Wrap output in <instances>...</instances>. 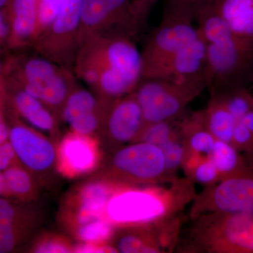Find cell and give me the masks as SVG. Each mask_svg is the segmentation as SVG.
Returning a JSON list of instances; mask_svg holds the SVG:
<instances>
[{
	"mask_svg": "<svg viewBox=\"0 0 253 253\" xmlns=\"http://www.w3.org/2000/svg\"><path fill=\"white\" fill-rule=\"evenodd\" d=\"M105 106L94 93L73 88L63 104V118L72 131L92 136L101 126Z\"/></svg>",
	"mask_w": 253,
	"mask_h": 253,
	"instance_id": "obj_15",
	"label": "cell"
},
{
	"mask_svg": "<svg viewBox=\"0 0 253 253\" xmlns=\"http://www.w3.org/2000/svg\"><path fill=\"white\" fill-rule=\"evenodd\" d=\"M6 100L4 101H1L0 102V123L1 122V121H4V111H3V109H4V104L5 103V101H6Z\"/></svg>",
	"mask_w": 253,
	"mask_h": 253,
	"instance_id": "obj_42",
	"label": "cell"
},
{
	"mask_svg": "<svg viewBox=\"0 0 253 253\" xmlns=\"http://www.w3.org/2000/svg\"><path fill=\"white\" fill-rule=\"evenodd\" d=\"M211 94L217 95L220 98L236 121L253 109V96L244 86L231 88Z\"/></svg>",
	"mask_w": 253,
	"mask_h": 253,
	"instance_id": "obj_26",
	"label": "cell"
},
{
	"mask_svg": "<svg viewBox=\"0 0 253 253\" xmlns=\"http://www.w3.org/2000/svg\"><path fill=\"white\" fill-rule=\"evenodd\" d=\"M161 149L164 156L167 172H174L185 160L186 148L181 143L177 133L163 145Z\"/></svg>",
	"mask_w": 253,
	"mask_h": 253,
	"instance_id": "obj_30",
	"label": "cell"
},
{
	"mask_svg": "<svg viewBox=\"0 0 253 253\" xmlns=\"http://www.w3.org/2000/svg\"><path fill=\"white\" fill-rule=\"evenodd\" d=\"M204 0H166V1L173 3H186V4H190L194 5L201 2Z\"/></svg>",
	"mask_w": 253,
	"mask_h": 253,
	"instance_id": "obj_41",
	"label": "cell"
},
{
	"mask_svg": "<svg viewBox=\"0 0 253 253\" xmlns=\"http://www.w3.org/2000/svg\"><path fill=\"white\" fill-rule=\"evenodd\" d=\"M101 126L116 144L138 140L146 124L133 92L106 104Z\"/></svg>",
	"mask_w": 253,
	"mask_h": 253,
	"instance_id": "obj_12",
	"label": "cell"
},
{
	"mask_svg": "<svg viewBox=\"0 0 253 253\" xmlns=\"http://www.w3.org/2000/svg\"><path fill=\"white\" fill-rule=\"evenodd\" d=\"M5 81L7 99L16 113L38 130L50 132L54 131L55 119L49 109H46V106L23 90L14 82L6 77Z\"/></svg>",
	"mask_w": 253,
	"mask_h": 253,
	"instance_id": "obj_19",
	"label": "cell"
},
{
	"mask_svg": "<svg viewBox=\"0 0 253 253\" xmlns=\"http://www.w3.org/2000/svg\"><path fill=\"white\" fill-rule=\"evenodd\" d=\"M214 212L253 213V156L239 172L210 185L198 196L194 215Z\"/></svg>",
	"mask_w": 253,
	"mask_h": 253,
	"instance_id": "obj_9",
	"label": "cell"
},
{
	"mask_svg": "<svg viewBox=\"0 0 253 253\" xmlns=\"http://www.w3.org/2000/svg\"><path fill=\"white\" fill-rule=\"evenodd\" d=\"M5 77L53 109L62 108L73 89V76L43 56L10 60L4 66Z\"/></svg>",
	"mask_w": 253,
	"mask_h": 253,
	"instance_id": "obj_3",
	"label": "cell"
},
{
	"mask_svg": "<svg viewBox=\"0 0 253 253\" xmlns=\"http://www.w3.org/2000/svg\"><path fill=\"white\" fill-rule=\"evenodd\" d=\"M64 1L65 0H38V20L33 43L52 22Z\"/></svg>",
	"mask_w": 253,
	"mask_h": 253,
	"instance_id": "obj_29",
	"label": "cell"
},
{
	"mask_svg": "<svg viewBox=\"0 0 253 253\" xmlns=\"http://www.w3.org/2000/svg\"><path fill=\"white\" fill-rule=\"evenodd\" d=\"M206 43L198 30L197 35L176 55L165 78L185 83H201L206 86Z\"/></svg>",
	"mask_w": 253,
	"mask_h": 253,
	"instance_id": "obj_17",
	"label": "cell"
},
{
	"mask_svg": "<svg viewBox=\"0 0 253 253\" xmlns=\"http://www.w3.org/2000/svg\"><path fill=\"white\" fill-rule=\"evenodd\" d=\"M141 26L131 0H83L81 16L82 42L92 36H125L136 34Z\"/></svg>",
	"mask_w": 253,
	"mask_h": 253,
	"instance_id": "obj_10",
	"label": "cell"
},
{
	"mask_svg": "<svg viewBox=\"0 0 253 253\" xmlns=\"http://www.w3.org/2000/svg\"><path fill=\"white\" fill-rule=\"evenodd\" d=\"M193 177L200 184L212 185L219 181V174L214 163L208 157L203 158L193 168Z\"/></svg>",
	"mask_w": 253,
	"mask_h": 253,
	"instance_id": "obj_31",
	"label": "cell"
},
{
	"mask_svg": "<svg viewBox=\"0 0 253 253\" xmlns=\"http://www.w3.org/2000/svg\"><path fill=\"white\" fill-rule=\"evenodd\" d=\"M206 86L211 93L244 86L253 71V40L231 32L220 41L206 43Z\"/></svg>",
	"mask_w": 253,
	"mask_h": 253,
	"instance_id": "obj_4",
	"label": "cell"
},
{
	"mask_svg": "<svg viewBox=\"0 0 253 253\" xmlns=\"http://www.w3.org/2000/svg\"><path fill=\"white\" fill-rule=\"evenodd\" d=\"M193 231L195 244L207 252L253 253V213L201 214Z\"/></svg>",
	"mask_w": 253,
	"mask_h": 253,
	"instance_id": "obj_5",
	"label": "cell"
},
{
	"mask_svg": "<svg viewBox=\"0 0 253 253\" xmlns=\"http://www.w3.org/2000/svg\"><path fill=\"white\" fill-rule=\"evenodd\" d=\"M73 253H118L114 246L106 244L81 243L73 246Z\"/></svg>",
	"mask_w": 253,
	"mask_h": 253,
	"instance_id": "obj_34",
	"label": "cell"
},
{
	"mask_svg": "<svg viewBox=\"0 0 253 253\" xmlns=\"http://www.w3.org/2000/svg\"><path fill=\"white\" fill-rule=\"evenodd\" d=\"M9 36V25L4 7L0 9V46L7 44Z\"/></svg>",
	"mask_w": 253,
	"mask_h": 253,
	"instance_id": "obj_36",
	"label": "cell"
},
{
	"mask_svg": "<svg viewBox=\"0 0 253 253\" xmlns=\"http://www.w3.org/2000/svg\"><path fill=\"white\" fill-rule=\"evenodd\" d=\"M217 11L231 31L253 40V0H214Z\"/></svg>",
	"mask_w": 253,
	"mask_h": 253,
	"instance_id": "obj_21",
	"label": "cell"
},
{
	"mask_svg": "<svg viewBox=\"0 0 253 253\" xmlns=\"http://www.w3.org/2000/svg\"><path fill=\"white\" fill-rule=\"evenodd\" d=\"M38 0H9L4 6L9 25L8 46L32 45L38 20Z\"/></svg>",
	"mask_w": 253,
	"mask_h": 253,
	"instance_id": "obj_18",
	"label": "cell"
},
{
	"mask_svg": "<svg viewBox=\"0 0 253 253\" xmlns=\"http://www.w3.org/2000/svg\"><path fill=\"white\" fill-rule=\"evenodd\" d=\"M231 144L239 152L253 156V136L249 129L240 121H237L233 131Z\"/></svg>",
	"mask_w": 253,
	"mask_h": 253,
	"instance_id": "obj_32",
	"label": "cell"
},
{
	"mask_svg": "<svg viewBox=\"0 0 253 253\" xmlns=\"http://www.w3.org/2000/svg\"><path fill=\"white\" fill-rule=\"evenodd\" d=\"M206 88L201 83L172 78H143L133 91L146 125L172 121Z\"/></svg>",
	"mask_w": 253,
	"mask_h": 253,
	"instance_id": "obj_6",
	"label": "cell"
},
{
	"mask_svg": "<svg viewBox=\"0 0 253 253\" xmlns=\"http://www.w3.org/2000/svg\"><path fill=\"white\" fill-rule=\"evenodd\" d=\"M3 172L9 197H14L20 201L31 199L34 192L33 181L29 173L24 168L14 164Z\"/></svg>",
	"mask_w": 253,
	"mask_h": 253,
	"instance_id": "obj_25",
	"label": "cell"
},
{
	"mask_svg": "<svg viewBox=\"0 0 253 253\" xmlns=\"http://www.w3.org/2000/svg\"><path fill=\"white\" fill-rule=\"evenodd\" d=\"M238 121L242 123L249 129L250 131L252 133L253 136V109L250 111L249 113H246L244 117Z\"/></svg>",
	"mask_w": 253,
	"mask_h": 253,
	"instance_id": "obj_39",
	"label": "cell"
},
{
	"mask_svg": "<svg viewBox=\"0 0 253 253\" xmlns=\"http://www.w3.org/2000/svg\"><path fill=\"white\" fill-rule=\"evenodd\" d=\"M169 193L121 186L110 199L105 217L114 226H142L163 219L172 209Z\"/></svg>",
	"mask_w": 253,
	"mask_h": 253,
	"instance_id": "obj_7",
	"label": "cell"
},
{
	"mask_svg": "<svg viewBox=\"0 0 253 253\" xmlns=\"http://www.w3.org/2000/svg\"><path fill=\"white\" fill-rule=\"evenodd\" d=\"M194 21L192 4L167 1L161 23L141 52L142 79L167 77L176 55L197 35Z\"/></svg>",
	"mask_w": 253,
	"mask_h": 253,
	"instance_id": "obj_2",
	"label": "cell"
},
{
	"mask_svg": "<svg viewBox=\"0 0 253 253\" xmlns=\"http://www.w3.org/2000/svg\"><path fill=\"white\" fill-rule=\"evenodd\" d=\"M17 159L9 141L0 145V172H4L12 165L16 164Z\"/></svg>",
	"mask_w": 253,
	"mask_h": 253,
	"instance_id": "obj_35",
	"label": "cell"
},
{
	"mask_svg": "<svg viewBox=\"0 0 253 253\" xmlns=\"http://www.w3.org/2000/svg\"><path fill=\"white\" fill-rule=\"evenodd\" d=\"M33 251L39 253H73V247L66 240L58 237H49L40 241L34 246Z\"/></svg>",
	"mask_w": 253,
	"mask_h": 253,
	"instance_id": "obj_33",
	"label": "cell"
},
{
	"mask_svg": "<svg viewBox=\"0 0 253 253\" xmlns=\"http://www.w3.org/2000/svg\"><path fill=\"white\" fill-rule=\"evenodd\" d=\"M172 121L146 125L137 141L149 143L161 149L177 133L174 129Z\"/></svg>",
	"mask_w": 253,
	"mask_h": 253,
	"instance_id": "obj_28",
	"label": "cell"
},
{
	"mask_svg": "<svg viewBox=\"0 0 253 253\" xmlns=\"http://www.w3.org/2000/svg\"><path fill=\"white\" fill-rule=\"evenodd\" d=\"M208 130L217 140L231 143L234 126L237 122L226 109L220 98L211 94L207 109L203 111Z\"/></svg>",
	"mask_w": 253,
	"mask_h": 253,
	"instance_id": "obj_22",
	"label": "cell"
},
{
	"mask_svg": "<svg viewBox=\"0 0 253 253\" xmlns=\"http://www.w3.org/2000/svg\"><path fill=\"white\" fill-rule=\"evenodd\" d=\"M9 1V0H0V9H3Z\"/></svg>",
	"mask_w": 253,
	"mask_h": 253,
	"instance_id": "obj_44",
	"label": "cell"
},
{
	"mask_svg": "<svg viewBox=\"0 0 253 253\" xmlns=\"http://www.w3.org/2000/svg\"><path fill=\"white\" fill-rule=\"evenodd\" d=\"M4 66H3L0 62V81L4 80Z\"/></svg>",
	"mask_w": 253,
	"mask_h": 253,
	"instance_id": "obj_43",
	"label": "cell"
},
{
	"mask_svg": "<svg viewBox=\"0 0 253 253\" xmlns=\"http://www.w3.org/2000/svg\"><path fill=\"white\" fill-rule=\"evenodd\" d=\"M101 158L97 141L92 136L71 131L60 142L56 151L59 172L68 178L84 175L98 166Z\"/></svg>",
	"mask_w": 253,
	"mask_h": 253,
	"instance_id": "obj_14",
	"label": "cell"
},
{
	"mask_svg": "<svg viewBox=\"0 0 253 253\" xmlns=\"http://www.w3.org/2000/svg\"><path fill=\"white\" fill-rule=\"evenodd\" d=\"M208 158L212 161L219 174V180L234 175L245 167V159L231 143L216 140Z\"/></svg>",
	"mask_w": 253,
	"mask_h": 253,
	"instance_id": "obj_23",
	"label": "cell"
},
{
	"mask_svg": "<svg viewBox=\"0 0 253 253\" xmlns=\"http://www.w3.org/2000/svg\"><path fill=\"white\" fill-rule=\"evenodd\" d=\"M74 65L78 77L104 102L131 94L142 79L141 52L128 37H88Z\"/></svg>",
	"mask_w": 253,
	"mask_h": 253,
	"instance_id": "obj_1",
	"label": "cell"
},
{
	"mask_svg": "<svg viewBox=\"0 0 253 253\" xmlns=\"http://www.w3.org/2000/svg\"><path fill=\"white\" fill-rule=\"evenodd\" d=\"M159 238L149 231L132 230L118 236L116 246L118 252L123 253L161 252Z\"/></svg>",
	"mask_w": 253,
	"mask_h": 253,
	"instance_id": "obj_24",
	"label": "cell"
},
{
	"mask_svg": "<svg viewBox=\"0 0 253 253\" xmlns=\"http://www.w3.org/2000/svg\"><path fill=\"white\" fill-rule=\"evenodd\" d=\"M158 0H131L134 4L145 11H151L155 3Z\"/></svg>",
	"mask_w": 253,
	"mask_h": 253,
	"instance_id": "obj_38",
	"label": "cell"
},
{
	"mask_svg": "<svg viewBox=\"0 0 253 253\" xmlns=\"http://www.w3.org/2000/svg\"><path fill=\"white\" fill-rule=\"evenodd\" d=\"M10 144L23 166L34 172L48 170L56 160V150L42 134L19 122L9 126Z\"/></svg>",
	"mask_w": 253,
	"mask_h": 253,
	"instance_id": "obj_13",
	"label": "cell"
},
{
	"mask_svg": "<svg viewBox=\"0 0 253 253\" xmlns=\"http://www.w3.org/2000/svg\"><path fill=\"white\" fill-rule=\"evenodd\" d=\"M114 227L109 219L102 217L75 228V235L81 243L106 244L114 234Z\"/></svg>",
	"mask_w": 253,
	"mask_h": 253,
	"instance_id": "obj_27",
	"label": "cell"
},
{
	"mask_svg": "<svg viewBox=\"0 0 253 253\" xmlns=\"http://www.w3.org/2000/svg\"><path fill=\"white\" fill-rule=\"evenodd\" d=\"M9 126L6 121H2L0 123V145L9 141Z\"/></svg>",
	"mask_w": 253,
	"mask_h": 253,
	"instance_id": "obj_37",
	"label": "cell"
},
{
	"mask_svg": "<svg viewBox=\"0 0 253 253\" xmlns=\"http://www.w3.org/2000/svg\"><path fill=\"white\" fill-rule=\"evenodd\" d=\"M82 1L65 0L52 22L32 44L41 56L62 67L75 63L82 44Z\"/></svg>",
	"mask_w": 253,
	"mask_h": 253,
	"instance_id": "obj_8",
	"label": "cell"
},
{
	"mask_svg": "<svg viewBox=\"0 0 253 253\" xmlns=\"http://www.w3.org/2000/svg\"><path fill=\"white\" fill-rule=\"evenodd\" d=\"M111 169L116 179L134 183L155 182L167 172L163 151L144 141L116 151L111 161Z\"/></svg>",
	"mask_w": 253,
	"mask_h": 253,
	"instance_id": "obj_11",
	"label": "cell"
},
{
	"mask_svg": "<svg viewBox=\"0 0 253 253\" xmlns=\"http://www.w3.org/2000/svg\"><path fill=\"white\" fill-rule=\"evenodd\" d=\"M0 197H9L4 172H0Z\"/></svg>",
	"mask_w": 253,
	"mask_h": 253,
	"instance_id": "obj_40",
	"label": "cell"
},
{
	"mask_svg": "<svg viewBox=\"0 0 253 253\" xmlns=\"http://www.w3.org/2000/svg\"><path fill=\"white\" fill-rule=\"evenodd\" d=\"M121 186L111 181H94L83 186L78 191L73 206L72 223L74 229L105 217L110 199Z\"/></svg>",
	"mask_w": 253,
	"mask_h": 253,
	"instance_id": "obj_16",
	"label": "cell"
},
{
	"mask_svg": "<svg viewBox=\"0 0 253 253\" xmlns=\"http://www.w3.org/2000/svg\"><path fill=\"white\" fill-rule=\"evenodd\" d=\"M28 215L21 206L0 197V253H11L28 232Z\"/></svg>",
	"mask_w": 253,
	"mask_h": 253,
	"instance_id": "obj_20",
	"label": "cell"
}]
</instances>
